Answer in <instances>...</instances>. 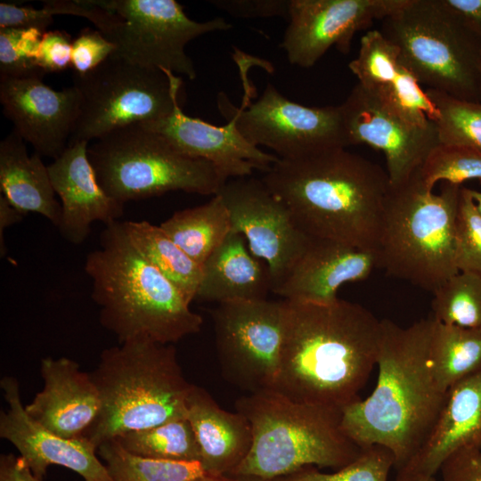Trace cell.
<instances>
[{"label": "cell", "mask_w": 481, "mask_h": 481, "mask_svg": "<svg viewBox=\"0 0 481 481\" xmlns=\"http://www.w3.org/2000/svg\"><path fill=\"white\" fill-rule=\"evenodd\" d=\"M283 336L272 389L296 402L342 412L377 365L382 326L363 306L285 300Z\"/></svg>", "instance_id": "1"}, {"label": "cell", "mask_w": 481, "mask_h": 481, "mask_svg": "<svg viewBox=\"0 0 481 481\" xmlns=\"http://www.w3.org/2000/svg\"><path fill=\"white\" fill-rule=\"evenodd\" d=\"M432 324V317L405 328L382 319L376 387L341 413L346 436L362 448L389 449L397 471L424 445L446 399L429 360Z\"/></svg>", "instance_id": "2"}, {"label": "cell", "mask_w": 481, "mask_h": 481, "mask_svg": "<svg viewBox=\"0 0 481 481\" xmlns=\"http://www.w3.org/2000/svg\"><path fill=\"white\" fill-rule=\"evenodd\" d=\"M261 180L307 236L376 249L390 189L379 165L335 147L279 159Z\"/></svg>", "instance_id": "3"}, {"label": "cell", "mask_w": 481, "mask_h": 481, "mask_svg": "<svg viewBox=\"0 0 481 481\" xmlns=\"http://www.w3.org/2000/svg\"><path fill=\"white\" fill-rule=\"evenodd\" d=\"M100 245L87 254L85 271L100 322L118 344L138 339L173 344L200 330L202 317L135 247L123 222L105 225Z\"/></svg>", "instance_id": "4"}, {"label": "cell", "mask_w": 481, "mask_h": 481, "mask_svg": "<svg viewBox=\"0 0 481 481\" xmlns=\"http://www.w3.org/2000/svg\"><path fill=\"white\" fill-rule=\"evenodd\" d=\"M235 409L249 421L253 438L230 476L271 480L306 467L337 470L363 451L344 432L338 410L296 402L273 389L240 396Z\"/></svg>", "instance_id": "5"}, {"label": "cell", "mask_w": 481, "mask_h": 481, "mask_svg": "<svg viewBox=\"0 0 481 481\" xmlns=\"http://www.w3.org/2000/svg\"><path fill=\"white\" fill-rule=\"evenodd\" d=\"M90 375L102 406L86 439L97 449L125 433L187 418L192 384L173 344L138 339L105 348Z\"/></svg>", "instance_id": "6"}, {"label": "cell", "mask_w": 481, "mask_h": 481, "mask_svg": "<svg viewBox=\"0 0 481 481\" xmlns=\"http://www.w3.org/2000/svg\"><path fill=\"white\" fill-rule=\"evenodd\" d=\"M461 186L443 183L433 193L418 171L391 186L376 248L378 268L434 292L459 273L455 262L456 216Z\"/></svg>", "instance_id": "7"}, {"label": "cell", "mask_w": 481, "mask_h": 481, "mask_svg": "<svg viewBox=\"0 0 481 481\" xmlns=\"http://www.w3.org/2000/svg\"><path fill=\"white\" fill-rule=\"evenodd\" d=\"M420 85L481 102V40L440 0H406L379 30Z\"/></svg>", "instance_id": "8"}, {"label": "cell", "mask_w": 481, "mask_h": 481, "mask_svg": "<svg viewBox=\"0 0 481 481\" xmlns=\"http://www.w3.org/2000/svg\"><path fill=\"white\" fill-rule=\"evenodd\" d=\"M87 155L102 188L124 205L174 191L214 196L227 182L212 163L180 153L140 124L96 140Z\"/></svg>", "instance_id": "9"}, {"label": "cell", "mask_w": 481, "mask_h": 481, "mask_svg": "<svg viewBox=\"0 0 481 481\" xmlns=\"http://www.w3.org/2000/svg\"><path fill=\"white\" fill-rule=\"evenodd\" d=\"M73 86L81 106L69 144L166 118L179 101L182 80L171 71L142 66L114 53L93 70L74 74Z\"/></svg>", "instance_id": "10"}, {"label": "cell", "mask_w": 481, "mask_h": 481, "mask_svg": "<svg viewBox=\"0 0 481 481\" xmlns=\"http://www.w3.org/2000/svg\"><path fill=\"white\" fill-rule=\"evenodd\" d=\"M113 14L104 35L127 61L194 79L197 73L185 52L192 39L232 25L222 17L199 22L175 0H89Z\"/></svg>", "instance_id": "11"}, {"label": "cell", "mask_w": 481, "mask_h": 481, "mask_svg": "<svg viewBox=\"0 0 481 481\" xmlns=\"http://www.w3.org/2000/svg\"><path fill=\"white\" fill-rule=\"evenodd\" d=\"M240 108L218 95V108L231 114L241 135L251 144L266 146L280 159H295L335 147L346 148L339 107H307L283 96L267 83L261 96L250 102L251 88Z\"/></svg>", "instance_id": "12"}, {"label": "cell", "mask_w": 481, "mask_h": 481, "mask_svg": "<svg viewBox=\"0 0 481 481\" xmlns=\"http://www.w3.org/2000/svg\"><path fill=\"white\" fill-rule=\"evenodd\" d=\"M285 302L237 300L211 311L224 378L249 394L272 389L283 336Z\"/></svg>", "instance_id": "13"}, {"label": "cell", "mask_w": 481, "mask_h": 481, "mask_svg": "<svg viewBox=\"0 0 481 481\" xmlns=\"http://www.w3.org/2000/svg\"><path fill=\"white\" fill-rule=\"evenodd\" d=\"M216 194L228 209L232 232L241 234L251 254L266 264L274 292L306 249L311 237L298 226L288 208L262 180H228Z\"/></svg>", "instance_id": "14"}, {"label": "cell", "mask_w": 481, "mask_h": 481, "mask_svg": "<svg viewBox=\"0 0 481 481\" xmlns=\"http://www.w3.org/2000/svg\"><path fill=\"white\" fill-rule=\"evenodd\" d=\"M338 107L347 146L365 143L382 151L391 186L409 181L440 143L435 123L413 125L358 83Z\"/></svg>", "instance_id": "15"}, {"label": "cell", "mask_w": 481, "mask_h": 481, "mask_svg": "<svg viewBox=\"0 0 481 481\" xmlns=\"http://www.w3.org/2000/svg\"><path fill=\"white\" fill-rule=\"evenodd\" d=\"M406 0H289L280 46L292 65L313 67L331 47L344 54L355 34L400 9Z\"/></svg>", "instance_id": "16"}, {"label": "cell", "mask_w": 481, "mask_h": 481, "mask_svg": "<svg viewBox=\"0 0 481 481\" xmlns=\"http://www.w3.org/2000/svg\"><path fill=\"white\" fill-rule=\"evenodd\" d=\"M43 77H0V102L22 139L39 155L55 159L69 144L81 97L73 85L57 91L46 86Z\"/></svg>", "instance_id": "17"}, {"label": "cell", "mask_w": 481, "mask_h": 481, "mask_svg": "<svg viewBox=\"0 0 481 481\" xmlns=\"http://www.w3.org/2000/svg\"><path fill=\"white\" fill-rule=\"evenodd\" d=\"M0 387L8 405L0 412V437L10 442L41 479L51 465L67 468L84 481H113L96 456L97 448L86 438L68 439L50 431L26 412L16 378L3 377Z\"/></svg>", "instance_id": "18"}, {"label": "cell", "mask_w": 481, "mask_h": 481, "mask_svg": "<svg viewBox=\"0 0 481 481\" xmlns=\"http://www.w3.org/2000/svg\"><path fill=\"white\" fill-rule=\"evenodd\" d=\"M224 115L228 123L215 126L185 115L177 101L166 118L140 125L163 136L180 153L212 163L226 181L247 177L254 169L267 172L280 158L249 143L234 116Z\"/></svg>", "instance_id": "19"}, {"label": "cell", "mask_w": 481, "mask_h": 481, "mask_svg": "<svg viewBox=\"0 0 481 481\" xmlns=\"http://www.w3.org/2000/svg\"><path fill=\"white\" fill-rule=\"evenodd\" d=\"M44 387L25 405L37 422L68 439L86 438L101 412L99 391L90 375L68 357L40 362Z\"/></svg>", "instance_id": "20"}, {"label": "cell", "mask_w": 481, "mask_h": 481, "mask_svg": "<svg viewBox=\"0 0 481 481\" xmlns=\"http://www.w3.org/2000/svg\"><path fill=\"white\" fill-rule=\"evenodd\" d=\"M87 148V142L69 143L47 166L53 190L61 199L59 232L76 245L85 241L94 222L107 225L124 214V204L109 196L99 183Z\"/></svg>", "instance_id": "21"}, {"label": "cell", "mask_w": 481, "mask_h": 481, "mask_svg": "<svg viewBox=\"0 0 481 481\" xmlns=\"http://www.w3.org/2000/svg\"><path fill=\"white\" fill-rule=\"evenodd\" d=\"M378 268L376 249L312 238L285 281L273 293L285 300L331 304L345 283L367 279Z\"/></svg>", "instance_id": "22"}, {"label": "cell", "mask_w": 481, "mask_h": 481, "mask_svg": "<svg viewBox=\"0 0 481 481\" xmlns=\"http://www.w3.org/2000/svg\"><path fill=\"white\" fill-rule=\"evenodd\" d=\"M348 68L360 86L413 125L426 127L434 123L436 110L426 91L402 63L397 47L379 30L362 37L358 55Z\"/></svg>", "instance_id": "23"}, {"label": "cell", "mask_w": 481, "mask_h": 481, "mask_svg": "<svg viewBox=\"0 0 481 481\" xmlns=\"http://www.w3.org/2000/svg\"><path fill=\"white\" fill-rule=\"evenodd\" d=\"M186 408L205 472L230 476L251 448L253 435L249 421L238 412L222 409L205 388L193 384Z\"/></svg>", "instance_id": "24"}, {"label": "cell", "mask_w": 481, "mask_h": 481, "mask_svg": "<svg viewBox=\"0 0 481 481\" xmlns=\"http://www.w3.org/2000/svg\"><path fill=\"white\" fill-rule=\"evenodd\" d=\"M472 446H481V371L449 388L428 438L404 469L436 476L451 454Z\"/></svg>", "instance_id": "25"}, {"label": "cell", "mask_w": 481, "mask_h": 481, "mask_svg": "<svg viewBox=\"0 0 481 481\" xmlns=\"http://www.w3.org/2000/svg\"><path fill=\"white\" fill-rule=\"evenodd\" d=\"M245 238L231 232L202 265L195 299L217 304L267 299L272 282L267 266L254 257Z\"/></svg>", "instance_id": "26"}, {"label": "cell", "mask_w": 481, "mask_h": 481, "mask_svg": "<svg viewBox=\"0 0 481 481\" xmlns=\"http://www.w3.org/2000/svg\"><path fill=\"white\" fill-rule=\"evenodd\" d=\"M0 189L22 213L39 214L58 227L61 206L48 167L38 153L29 155L25 141L14 129L0 142Z\"/></svg>", "instance_id": "27"}, {"label": "cell", "mask_w": 481, "mask_h": 481, "mask_svg": "<svg viewBox=\"0 0 481 481\" xmlns=\"http://www.w3.org/2000/svg\"><path fill=\"white\" fill-rule=\"evenodd\" d=\"M159 226L200 265L232 232L228 209L218 194L205 204L175 212Z\"/></svg>", "instance_id": "28"}, {"label": "cell", "mask_w": 481, "mask_h": 481, "mask_svg": "<svg viewBox=\"0 0 481 481\" xmlns=\"http://www.w3.org/2000/svg\"><path fill=\"white\" fill-rule=\"evenodd\" d=\"M429 360L436 382L446 392L459 381L480 372L481 328L447 325L433 318Z\"/></svg>", "instance_id": "29"}, {"label": "cell", "mask_w": 481, "mask_h": 481, "mask_svg": "<svg viewBox=\"0 0 481 481\" xmlns=\"http://www.w3.org/2000/svg\"><path fill=\"white\" fill-rule=\"evenodd\" d=\"M135 247L192 303L202 277V265L192 260L160 228L147 221H126Z\"/></svg>", "instance_id": "30"}, {"label": "cell", "mask_w": 481, "mask_h": 481, "mask_svg": "<svg viewBox=\"0 0 481 481\" xmlns=\"http://www.w3.org/2000/svg\"><path fill=\"white\" fill-rule=\"evenodd\" d=\"M97 452L113 481H192L207 474L200 461L137 456L126 451L116 439L101 444Z\"/></svg>", "instance_id": "31"}, {"label": "cell", "mask_w": 481, "mask_h": 481, "mask_svg": "<svg viewBox=\"0 0 481 481\" xmlns=\"http://www.w3.org/2000/svg\"><path fill=\"white\" fill-rule=\"evenodd\" d=\"M130 453L175 461H200V449L187 418L150 428L125 433L115 438Z\"/></svg>", "instance_id": "32"}, {"label": "cell", "mask_w": 481, "mask_h": 481, "mask_svg": "<svg viewBox=\"0 0 481 481\" xmlns=\"http://www.w3.org/2000/svg\"><path fill=\"white\" fill-rule=\"evenodd\" d=\"M432 294V317L436 321L464 328H481V275L459 272Z\"/></svg>", "instance_id": "33"}, {"label": "cell", "mask_w": 481, "mask_h": 481, "mask_svg": "<svg viewBox=\"0 0 481 481\" xmlns=\"http://www.w3.org/2000/svg\"><path fill=\"white\" fill-rule=\"evenodd\" d=\"M433 103L440 143L469 147L481 152V102L461 100L427 88Z\"/></svg>", "instance_id": "34"}, {"label": "cell", "mask_w": 481, "mask_h": 481, "mask_svg": "<svg viewBox=\"0 0 481 481\" xmlns=\"http://www.w3.org/2000/svg\"><path fill=\"white\" fill-rule=\"evenodd\" d=\"M418 174L430 191L439 181L461 185L468 180H481V152L466 146L439 143L428 154Z\"/></svg>", "instance_id": "35"}, {"label": "cell", "mask_w": 481, "mask_h": 481, "mask_svg": "<svg viewBox=\"0 0 481 481\" xmlns=\"http://www.w3.org/2000/svg\"><path fill=\"white\" fill-rule=\"evenodd\" d=\"M392 452L381 445L363 448L359 456L347 465L328 473L306 467L281 477L265 481H387L395 467Z\"/></svg>", "instance_id": "36"}, {"label": "cell", "mask_w": 481, "mask_h": 481, "mask_svg": "<svg viewBox=\"0 0 481 481\" xmlns=\"http://www.w3.org/2000/svg\"><path fill=\"white\" fill-rule=\"evenodd\" d=\"M44 33L37 29H0V77L44 76L37 66Z\"/></svg>", "instance_id": "37"}, {"label": "cell", "mask_w": 481, "mask_h": 481, "mask_svg": "<svg viewBox=\"0 0 481 481\" xmlns=\"http://www.w3.org/2000/svg\"><path fill=\"white\" fill-rule=\"evenodd\" d=\"M455 262L459 272L481 275V212L469 188L461 186L456 216Z\"/></svg>", "instance_id": "38"}, {"label": "cell", "mask_w": 481, "mask_h": 481, "mask_svg": "<svg viewBox=\"0 0 481 481\" xmlns=\"http://www.w3.org/2000/svg\"><path fill=\"white\" fill-rule=\"evenodd\" d=\"M116 45L100 30L86 28L73 39L71 68L75 75H84L113 54Z\"/></svg>", "instance_id": "39"}, {"label": "cell", "mask_w": 481, "mask_h": 481, "mask_svg": "<svg viewBox=\"0 0 481 481\" xmlns=\"http://www.w3.org/2000/svg\"><path fill=\"white\" fill-rule=\"evenodd\" d=\"M71 36L63 30L44 33L37 53V66L46 73L61 72L71 66Z\"/></svg>", "instance_id": "40"}, {"label": "cell", "mask_w": 481, "mask_h": 481, "mask_svg": "<svg viewBox=\"0 0 481 481\" xmlns=\"http://www.w3.org/2000/svg\"><path fill=\"white\" fill-rule=\"evenodd\" d=\"M210 4L241 19L289 17V0H212Z\"/></svg>", "instance_id": "41"}, {"label": "cell", "mask_w": 481, "mask_h": 481, "mask_svg": "<svg viewBox=\"0 0 481 481\" xmlns=\"http://www.w3.org/2000/svg\"><path fill=\"white\" fill-rule=\"evenodd\" d=\"M442 481H481V446L466 447L441 465Z\"/></svg>", "instance_id": "42"}, {"label": "cell", "mask_w": 481, "mask_h": 481, "mask_svg": "<svg viewBox=\"0 0 481 481\" xmlns=\"http://www.w3.org/2000/svg\"><path fill=\"white\" fill-rule=\"evenodd\" d=\"M53 16L45 8L19 6L14 4L0 3V29H37L46 32L53 23Z\"/></svg>", "instance_id": "43"}, {"label": "cell", "mask_w": 481, "mask_h": 481, "mask_svg": "<svg viewBox=\"0 0 481 481\" xmlns=\"http://www.w3.org/2000/svg\"><path fill=\"white\" fill-rule=\"evenodd\" d=\"M442 4L481 40V0H440Z\"/></svg>", "instance_id": "44"}, {"label": "cell", "mask_w": 481, "mask_h": 481, "mask_svg": "<svg viewBox=\"0 0 481 481\" xmlns=\"http://www.w3.org/2000/svg\"><path fill=\"white\" fill-rule=\"evenodd\" d=\"M0 481H42L34 476L26 461L13 453L0 455Z\"/></svg>", "instance_id": "45"}, {"label": "cell", "mask_w": 481, "mask_h": 481, "mask_svg": "<svg viewBox=\"0 0 481 481\" xmlns=\"http://www.w3.org/2000/svg\"><path fill=\"white\" fill-rule=\"evenodd\" d=\"M24 215L13 207L3 194L0 195V255L2 257L6 255L4 230L21 221Z\"/></svg>", "instance_id": "46"}, {"label": "cell", "mask_w": 481, "mask_h": 481, "mask_svg": "<svg viewBox=\"0 0 481 481\" xmlns=\"http://www.w3.org/2000/svg\"><path fill=\"white\" fill-rule=\"evenodd\" d=\"M395 481H436V476L404 469L397 471Z\"/></svg>", "instance_id": "47"}, {"label": "cell", "mask_w": 481, "mask_h": 481, "mask_svg": "<svg viewBox=\"0 0 481 481\" xmlns=\"http://www.w3.org/2000/svg\"><path fill=\"white\" fill-rule=\"evenodd\" d=\"M192 481H243L241 477L229 475L205 474Z\"/></svg>", "instance_id": "48"}, {"label": "cell", "mask_w": 481, "mask_h": 481, "mask_svg": "<svg viewBox=\"0 0 481 481\" xmlns=\"http://www.w3.org/2000/svg\"><path fill=\"white\" fill-rule=\"evenodd\" d=\"M470 195L474 200L478 210L481 212V192L469 189Z\"/></svg>", "instance_id": "49"}, {"label": "cell", "mask_w": 481, "mask_h": 481, "mask_svg": "<svg viewBox=\"0 0 481 481\" xmlns=\"http://www.w3.org/2000/svg\"><path fill=\"white\" fill-rule=\"evenodd\" d=\"M241 477L243 481H265L264 479L251 477Z\"/></svg>", "instance_id": "50"}]
</instances>
